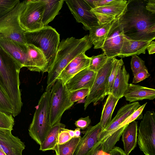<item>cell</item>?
<instances>
[{
	"label": "cell",
	"instance_id": "1",
	"mask_svg": "<svg viewBox=\"0 0 155 155\" xmlns=\"http://www.w3.org/2000/svg\"><path fill=\"white\" fill-rule=\"evenodd\" d=\"M146 0H129L125 12L118 18L124 36L132 40L155 39V14L147 11Z\"/></svg>",
	"mask_w": 155,
	"mask_h": 155
},
{
	"label": "cell",
	"instance_id": "2",
	"mask_svg": "<svg viewBox=\"0 0 155 155\" xmlns=\"http://www.w3.org/2000/svg\"><path fill=\"white\" fill-rule=\"evenodd\" d=\"M92 45L88 35L80 39L71 37L63 39L60 42L55 60L47 71L46 88L51 87L70 61L80 54L85 53Z\"/></svg>",
	"mask_w": 155,
	"mask_h": 155
},
{
	"label": "cell",
	"instance_id": "3",
	"mask_svg": "<svg viewBox=\"0 0 155 155\" xmlns=\"http://www.w3.org/2000/svg\"><path fill=\"white\" fill-rule=\"evenodd\" d=\"M22 67L0 46V85L9 98L14 112L21 111L23 105L19 73Z\"/></svg>",
	"mask_w": 155,
	"mask_h": 155
},
{
	"label": "cell",
	"instance_id": "4",
	"mask_svg": "<svg viewBox=\"0 0 155 155\" xmlns=\"http://www.w3.org/2000/svg\"><path fill=\"white\" fill-rule=\"evenodd\" d=\"M25 42L40 49L48 62L47 72L52 64L60 43V35L51 27L47 25L38 29L26 31L24 33Z\"/></svg>",
	"mask_w": 155,
	"mask_h": 155
},
{
	"label": "cell",
	"instance_id": "5",
	"mask_svg": "<svg viewBox=\"0 0 155 155\" xmlns=\"http://www.w3.org/2000/svg\"><path fill=\"white\" fill-rule=\"evenodd\" d=\"M141 106L138 101L124 105L118 110L108 126L100 132L98 141L102 143L104 152L107 153L115 146L128 124L121 128L120 125Z\"/></svg>",
	"mask_w": 155,
	"mask_h": 155
},
{
	"label": "cell",
	"instance_id": "6",
	"mask_svg": "<svg viewBox=\"0 0 155 155\" xmlns=\"http://www.w3.org/2000/svg\"><path fill=\"white\" fill-rule=\"evenodd\" d=\"M51 88H46L41 96L28 129L30 137L40 145L44 140L51 127L50 123Z\"/></svg>",
	"mask_w": 155,
	"mask_h": 155
},
{
	"label": "cell",
	"instance_id": "7",
	"mask_svg": "<svg viewBox=\"0 0 155 155\" xmlns=\"http://www.w3.org/2000/svg\"><path fill=\"white\" fill-rule=\"evenodd\" d=\"M71 94L59 79H57L52 85L50 100V123L51 127L60 122L64 113L74 104V103L70 101Z\"/></svg>",
	"mask_w": 155,
	"mask_h": 155
},
{
	"label": "cell",
	"instance_id": "8",
	"mask_svg": "<svg viewBox=\"0 0 155 155\" xmlns=\"http://www.w3.org/2000/svg\"><path fill=\"white\" fill-rule=\"evenodd\" d=\"M26 0L20 2L11 12L0 18V38L12 39L26 44L24 33L26 31L20 22V16Z\"/></svg>",
	"mask_w": 155,
	"mask_h": 155
},
{
	"label": "cell",
	"instance_id": "9",
	"mask_svg": "<svg viewBox=\"0 0 155 155\" xmlns=\"http://www.w3.org/2000/svg\"><path fill=\"white\" fill-rule=\"evenodd\" d=\"M137 143L145 155H155V113L147 111L138 128Z\"/></svg>",
	"mask_w": 155,
	"mask_h": 155
},
{
	"label": "cell",
	"instance_id": "10",
	"mask_svg": "<svg viewBox=\"0 0 155 155\" xmlns=\"http://www.w3.org/2000/svg\"><path fill=\"white\" fill-rule=\"evenodd\" d=\"M115 58V57L108 58L103 66L97 72L93 84L84 102V110L91 103L96 105L106 96V84Z\"/></svg>",
	"mask_w": 155,
	"mask_h": 155
},
{
	"label": "cell",
	"instance_id": "11",
	"mask_svg": "<svg viewBox=\"0 0 155 155\" xmlns=\"http://www.w3.org/2000/svg\"><path fill=\"white\" fill-rule=\"evenodd\" d=\"M44 8L43 0H26L20 16L21 25L25 31H33L44 26L42 18Z\"/></svg>",
	"mask_w": 155,
	"mask_h": 155
},
{
	"label": "cell",
	"instance_id": "12",
	"mask_svg": "<svg viewBox=\"0 0 155 155\" xmlns=\"http://www.w3.org/2000/svg\"><path fill=\"white\" fill-rule=\"evenodd\" d=\"M76 21L81 23L86 30L99 24L95 15L84 0H64Z\"/></svg>",
	"mask_w": 155,
	"mask_h": 155
},
{
	"label": "cell",
	"instance_id": "13",
	"mask_svg": "<svg viewBox=\"0 0 155 155\" xmlns=\"http://www.w3.org/2000/svg\"><path fill=\"white\" fill-rule=\"evenodd\" d=\"M124 36L122 27L119 22L118 18H116L111 26L101 48L108 58L118 56Z\"/></svg>",
	"mask_w": 155,
	"mask_h": 155
},
{
	"label": "cell",
	"instance_id": "14",
	"mask_svg": "<svg viewBox=\"0 0 155 155\" xmlns=\"http://www.w3.org/2000/svg\"><path fill=\"white\" fill-rule=\"evenodd\" d=\"M128 0H117L108 5L98 7L91 11L97 17L99 24L110 22L118 18L126 10Z\"/></svg>",
	"mask_w": 155,
	"mask_h": 155
},
{
	"label": "cell",
	"instance_id": "15",
	"mask_svg": "<svg viewBox=\"0 0 155 155\" xmlns=\"http://www.w3.org/2000/svg\"><path fill=\"white\" fill-rule=\"evenodd\" d=\"M0 46L22 67H27L28 54L27 44L0 37Z\"/></svg>",
	"mask_w": 155,
	"mask_h": 155
},
{
	"label": "cell",
	"instance_id": "16",
	"mask_svg": "<svg viewBox=\"0 0 155 155\" xmlns=\"http://www.w3.org/2000/svg\"><path fill=\"white\" fill-rule=\"evenodd\" d=\"M11 131L0 128V148L6 155H22L25 144L18 137L13 136Z\"/></svg>",
	"mask_w": 155,
	"mask_h": 155
},
{
	"label": "cell",
	"instance_id": "17",
	"mask_svg": "<svg viewBox=\"0 0 155 155\" xmlns=\"http://www.w3.org/2000/svg\"><path fill=\"white\" fill-rule=\"evenodd\" d=\"M97 73L87 68L79 72L68 80L65 85L70 92L82 89L91 88Z\"/></svg>",
	"mask_w": 155,
	"mask_h": 155
},
{
	"label": "cell",
	"instance_id": "18",
	"mask_svg": "<svg viewBox=\"0 0 155 155\" xmlns=\"http://www.w3.org/2000/svg\"><path fill=\"white\" fill-rule=\"evenodd\" d=\"M102 130L100 122L94 126H89L81 137L74 155H87L98 141L99 134Z\"/></svg>",
	"mask_w": 155,
	"mask_h": 155
},
{
	"label": "cell",
	"instance_id": "19",
	"mask_svg": "<svg viewBox=\"0 0 155 155\" xmlns=\"http://www.w3.org/2000/svg\"><path fill=\"white\" fill-rule=\"evenodd\" d=\"M90 60V57L87 56L85 52L80 54L68 64L61 71L57 79L60 80L64 85L67 81L74 75L88 68Z\"/></svg>",
	"mask_w": 155,
	"mask_h": 155
},
{
	"label": "cell",
	"instance_id": "20",
	"mask_svg": "<svg viewBox=\"0 0 155 155\" xmlns=\"http://www.w3.org/2000/svg\"><path fill=\"white\" fill-rule=\"evenodd\" d=\"M27 45L28 54V69L32 71L46 72L48 62L43 52L33 45Z\"/></svg>",
	"mask_w": 155,
	"mask_h": 155
},
{
	"label": "cell",
	"instance_id": "21",
	"mask_svg": "<svg viewBox=\"0 0 155 155\" xmlns=\"http://www.w3.org/2000/svg\"><path fill=\"white\" fill-rule=\"evenodd\" d=\"M124 96L126 100L130 103L144 99L152 100L155 98V89L129 84Z\"/></svg>",
	"mask_w": 155,
	"mask_h": 155
},
{
	"label": "cell",
	"instance_id": "22",
	"mask_svg": "<svg viewBox=\"0 0 155 155\" xmlns=\"http://www.w3.org/2000/svg\"><path fill=\"white\" fill-rule=\"evenodd\" d=\"M152 41L153 40H133L128 39L124 36L122 47L118 57L123 58L133 55L145 54L148 46Z\"/></svg>",
	"mask_w": 155,
	"mask_h": 155
},
{
	"label": "cell",
	"instance_id": "23",
	"mask_svg": "<svg viewBox=\"0 0 155 155\" xmlns=\"http://www.w3.org/2000/svg\"><path fill=\"white\" fill-rule=\"evenodd\" d=\"M109 22L98 24L89 30L88 37L94 49L101 48L114 20Z\"/></svg>",
	"mask_w": 155,
	"mask_h": 155
},
{
	"label": "cell",
	"instance_id": "24",
	"mask_svg": "<svg viewBox=\"0 0 155 155\" xmlns=\"http://www.w3.org/2000/svg\"><path fill=\"white\" fill-rule=\"evenodd\" d=\"M137 122L134 120L128 124L122 133L124 151L127 155H129L137 146Z\"/></svg>",
	"mask_w": 155,
	"mask_h": 155
},
{
	"label": "cell",
	"instance_id": "25",
	"mask_svg": "<svg viewBox=\"0 0 155 155\" xmlns=\"http://www.w3.org/2000/svg\"><path fill=\"white\" fill-rule=\"evenodd\" d=\"M130 75L123 65L119 69L114 80L111 94L119 99L124 96L127 89Z\"/></svg>",
	"mask_w": 155,
	"mask_h": 155
},
{
	"label": "cell",
	"instance_id": "26",
	"mask_svg": "<svg viewBox=\"0 0 155 155\" xmlns=\"http://www.w3.org/2000/svg\"><path fill=\"white\" fill-rule=\"evenodd\" d=\"M45 8L42 22L44 26L47 25L58 14L64 0H43Z\"/></svg>",
	"mask_w": 155,
	"mask_h": 155
},
{
	"label": "cell",
	"instance_id": "27",
	"mask_svg": "<svg viewBox=\"0 0 155 155\" xmlns=\"http://www.w3.org/2000/svg\"><path fill=\"white\" fill-rule=\"evenodd\" d=\"M65 127V125L61 122L51 126L44 140L40 145L39 150L44 152L54 150L58 144V134Z\"/></svg>",
	"mask_w": 155,
	"mask_h": 155
},
{
	"label": "cell",
	"instance_id": "28",
	"mask_svg": "<svg viewBox=\"0 0 155 155\" xmlns=\"http://www.w3.org/2000/svg\"><path fill=\"white\" fill-rule=\"evenodd\" d=\"M119 100L111 94L108 95L104 105L99 122L102 127L101 131L104 129L110 122L113 111Z\"/></svg>",
	"mask_w": 155,
	"mask_h": 155
},
{
	"label": "cell",
	"instance_id": "29",
	"mask_svg": "<svg viewBox=\"0 0 155 155\" xmlns=\"http://www.w3.org/2000/svg\"><path fill=\"white\" fill-rule=\"evenodd\" d=\"M81 138L74 137L64 143L57 144L54 150L56 155H74Z\"/></svg>",
	"mask_w": 155,
	"mask_h": 155
},
{
	"label": "cell",
	"instance_id": "30",
	"mask_svg": "<svg viewBox=\"0 0 155 155\" xmlns=\"http://www.w3.org/2000/svg\"><path fill=\"white\" fill-rule=\"evenodd\" d=\"M124 64V63L122 59H117L115 58L114 59L112 69L106 84L105 91L106 96L111 93L115 79L119 69Z\"/></svg>",
	"mask_w": 155,
	"mask_h": 155
},
{
	"label": "cell",
	"instance_id": "31",
	"mask_svg": "<svg viewBox=\"0 0 155 155\" xmlns=\"http://www.w3.org/2000/svg\"><path fill=\"white\" fill-rule=\"evenodd\" d=\"M0 111L14 115L13 107L10 100L0 85Z\"/></svg>",
	"mask_w": 155,
	"mask_h": 155
},
{
	"label": "cell",
	"instance_id": "32",
	"mask_svg": "<svg viewBox=\"0 0 155 155\" xmlns=\"http://www.w3.org/2000/svg\"><path fill=\"white\" fill-rule=\"evenodd\" d=\"M91 60L88 68L91 70L97 72L105 64L108 58L104 53L90 57Z\"/></svg>",
	"mask_w": 155,
	"mask_h": 155
},
{
	"label": "cell",
	"instance_id": "33",
	"mask_svg": "<svg viewBox=\"0 0 155 155\" xmlns=\"http://www.w3.org/2000/svg\"><path fill=\"white\" fill-rule=\"evenodd\" d=\"M20 2L19 0H0V18L13 10Z\"/></svg>",
	"mask_w": 155,
	"mask_h": 155
},
{
	"label": "cell",
	"instance_id": "34",
	"mask_svg": "<svg viewBox=\"0 0 155 155\" xmlns=\"http://www.w3.org/2000/svg\"><path fill=\"white\" fill-rule=\"evenodd\" d=\"M14 119L11 114L0 111V128L12 130Z\"/></svg>",
	"mask_w": 155,
	"mask_h": 155
},
{
	"label": "cell",
	"instance_id": "35",
	"mask_svg": "<svg viewBox=\"0 0 155 155\" xmlns=\"http://www.w3.org/2000/svg\"><path fill=\"white\" fill-rule=\"evenodd\" d=\"M147 103V102H146L143 105L141 106L140 107L128 117L120 124L119 126V128H122L136 119H142L143 117L142 116V112Z\"/></svg>",
	"mask_w": 155,
	"mask_h": 155
},
{
	"label": "cell",
	"instance_id": "36",
	"mask_svg": "<svg viewBox=\"0 0 155 155\" xmlns=\"http://www.w3.org/2000/svg\"><path fill=\"white\" fill-rule=\"evenodd\" d=\"M130 65L133 75L145 67V61L136 55L131 56Z\"/></svg>",
	"mask_w": 155,
	"mask_h": 155
},
{
	"label": "cell",
	"instance_id": "37",
	"mask_svg": "<svg viewBox=\"0 0 155 155\" xmlns=\"http://www.w3.org/2000/svg\"><path fill=\"white\" fill-rule=\"evenodd\" d=\"M89 89L84 88L78 90L71 92V94L70 101L73 103L81 100L84 99L88 94Z\"/></svg>",
	"mask_w": 155,
	"mask_h": 155
},
{
	"label": "cell",
	"instance_id": "38",
	"mask_svg": "<svg viewBox=\"0 0 155 155\" xmlns=\"http://www.w3.org/2000/svg\"><path fill=\"white\" fill-rule=\"evenodd\" d=\"M150 76V74L146 67L134 75L132 83H137L148 78Z\"/></svg>",
	"mask_w": 155,
	"mask_h": 155
},
{
	"label": "cell",
	"instance_id": "39",
	"mask_svg": "<svg viewBox=\"0 0 155 155\" xmlns=\"http://www.w3.org/2000/svg\"><path fill=\"white\" fill-rule=\"evenodd\" d=\"M91 122L89 116L81 117L75 122L74 124L76 127L82 130L87 128Z\"/></svg>",
	"mask_w": 155,
	"mask_h": 155
},
{
	"label": "cell",
	"instance_id": "40",
	"mask_svg": "<svg viewBox=\"0 0 155 155\" xmlns=\"http://www.w3.org/2000/svg\"><path fill=\"white\" fill-rule=\"evenodd\" d=\"M72 138L69 134L68 129L64 128L60 131L58 134V144H61L64 143Z\"/></svg>",
	"mask_w": 155,
	"mask_h": 155
},
{
	"label": "cell",
	"instance_id": "41",
	"mask_svg": "<svg viewBox=\"0 0 155 155\" xmlns=\"http://www.w3.org/2000/svg\"><path fill=\"white\" fill-rule=\"evenodd\" d=\"M103 151L102 143L98 141L89 152L87 155H108Z\"/></svg>",
	"mask_w": 155,
	"mask_h": 155
},
{
	"label": "cell",
	"instance_id": "42",
	"mask_svg": "<svg viewBox=\"0 0 155 155\" xmlns=\"http://www.w3.org/2000/svg\"><path fill=\"white\" fill-rule=\"evenodd\" d=\"M109 155H127L124 151L117 147H114L107 153Z\"/></svg>",
	"mask_w": 155,
	"mask_h": 155
},
{
	"label": "cell",
	"instance_id": "43",
	"mask_svg": "<svg viewBox=\"0 0 155 155\" xmlns=\"http://www.w3.org/2000/svg\"><path fill=\"white\" fill-rule=\"evenodd\" d=\"M146 9L152 13L155 14V1L147 0L146 6Z\"/></svg>",
	"mask_w": 155,
	"mask_h": 155
},
{
	"label": "cell",
	"instance_id": "44",
	"mask_svg": "<svg viewBox=\"0 0 155 155\" xmlns=\"http://www.w3.org/2000/svg\"><path fill=\"white\" fill-rule=\"evenodd\" d=\"M117 1V0H97L96 3V8L106 6Z\"/></svg>",
	"mask_w": 155,
	"mask_h": 155
},
{
	"label": "cell",
	"instance_id": "45",
	"mask_svg": "<svg viewBox=\"0 0 155 155\" xmlns=\"http://www.w3.org/2000/svg\"><path fill=\"white\" fill-rule=\"evenodd\" d=\"M147 49L149 54H154L155 53V42L152 41L148 46Z\"/></svg>",
	"mask_w": 155,
	"mask_h": 155
},
{
	"label": "cell",
	"instance_id": "46",
	"mask_svg": "<svg viewBox=\"0 0 155 155\" xmlns=\"http://www.w3.org/2000/svg\"><path fill=\"white\" fill-rule=\"evenodd\" d=\"M91 9L96 8V3L97 0H84Z\"/></svg>",
	"mask_w": 155,
	"mask_h": 155
},
{
	"label": "cell",
	"instance_id": "47",
	"mask_svg": "<svg viewBox=\"0 0 155 155\" xmlns=\"http://www.w3.org/2000/svg\"><path fill=\"white\" fill-rule=\"evenodd\" d=\"M75 137H78L80 136L81 129L79 128H77L74 130Z\"/></svg>",
	"mask_w": 155,
	"mask_h": 155
},
{
	"label": "cell",
	"instance_id": "48",
	"mask_svg": "<svg viewBox=\"0 0 155 155\" xmlns=\"http://www.w3.org/2000/svg\"><path fill=\"white\" fill-rule=\"evenodd\" d=\"M68 130L69 132L70 136L72 138L75 137L74 130L69 129H68Z\"/></svg>",
	"mask_w": 155,
	"mask_h": 155
},
{
	"label": "cell",
	"instance_id": "49",
	"mask_svg": "<svg viewBox=\"0 0 155 155\" xmlns=\"http://www.w3.org/2000/svg\"><path fill=\"white\" fill-rule=\"evenodd\" d=\"M0 155H6L5 152L0 148Z\"/></svg>",
	"mask_w": 155,
	"mask_h": 155
},
{
	"label": "cell",
	"instance_id": "50",
	"mask_svg": "<svg viewBox=\"0 0 155 155\" xmlns=\"http://www.w3.org/2000/svg\"><path fill=\"white\" fill-rule=\"evenodd\" d=\"M108 155H109L108 154Z\"/></svg>",
	"mask_w": 155,
	"mask_h": 155
}]
</instances>
